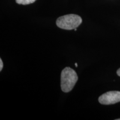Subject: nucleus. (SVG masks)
Wrapping results in <instances>:
<instances>
[{"instance_id":"nucleus-1","label":"nucleus","mask_w":120,"mask_h":120,"mask_svg":"<svg viewBox=\"0 0 120 120\" xmlns=\"http://www.w3.org/2000/svg\"><path fill=\"white\" fill-rule=\"evenodd\" d=\"M78 80L76 71L70 67H66L61 72V87L64 92H69L73 89Z\"/></svg>"},{"instance_id":"nucleus-2","label":"nucleus","mask_w":120,"mask_h":120,"mask_svg":"<svg viewBox=\"0 0 120 120\" xmlns=\"http://www.w3.org/2000/svg\"><path fill=\"white\" fill-rule=\"evenodd\" d=\"M82 22V18L79 15L69 14L58 18L56 21V25L61 29L71 30L77 28Z\"/></svg>"},{"instance_id":"nucleus-3","label":"nucleus","mask_w":120,"mask_h":120,"mask_svg":"<svg viewBox=\"0 0 120 120\" xmlns=\"http://www.w3.org/2000/svg\"><path fill=\"white\" fill-rule=\"evenodd\" d=\"M98 101L102 105L115 104L120 102V91H109L102 94L98 98Z\"/></svg>"},{"instance_id":"nucleus-4","label":"nucleus","mask_w":120,"mask_h":120,"mask_svg":"<svg viewBox=\"0 0 120 120\" xmlns=\"http://www.w3.org/2000/svg\"><path fill=\"white\" fill-rule=\"evenodd\" d=\"M36 0H16V2L18 4L27 5L34 3Z\"/></svg>"},{"instance_id":"nucleus-5","label":"nucleus","mask_w":120,"mask_h":120,"mask_svg":"<svg viewBox=\"0 0 120 120\" xmlns=\"http://www.w3.org/2000/svg\"><path fill=\"white\" fill-rule=\"evenodd\" d=\"M3 66H4V64H3L2 60L1 58H0V71H2V70L3 68Z\"/></svg>"},{"instance_id":"nucleus-6","label":"nucleus","mask_w":120,"mask_h":120,"mask_svg":"<svg viewBox=\"0 0 120 120\" xmlns=\"http://www.w3.org/2000/svg\"><path fill=\"white\" fill-rule=\"evenodd\" d=\"M117 74L118 76H119L120 77V68L117 71Z\"/></svg>"},{"instance_id":"nucleus-7","label":"nucleus","mask_w":120,"mask_h":120,"mask_svg":"<svg viewBox=\"0 0 120 120\" xmlns=\"http://www.w3.org/2000/svg\"><path fill=\"white\" fill-rule=\"evenodd\" d=\"M75 66H76V67H78V65H77V63H75Z\"/></svg>"},{"instance_id":"nucleus-8","label":"nucleus","mask_w":120,"mask_h":120,"mask_svg":"<svg viewBox=\"0 0 120 120\" xmlns=\"http://www.w3.org/2000/svg\"><path fill=\"white\" fill-rule=\"evenodd\" d=\"M74 30H75V31H77V28H75V29H74Z\"/></svg>"},{"instance_id":"nucleus-9","label":"nucleus","mask_w":120,"mask_h":120,"mask_svg":"<svg viewBox=\"0 0 120 120\" xmlns=\"http://www.w3.org/2000/svg\"><path fill=\"white\" fill-rule=\"evenodd\" d=\"M116 120H120V118H119V119H116Z\"/></svg>"}]
</instances>
